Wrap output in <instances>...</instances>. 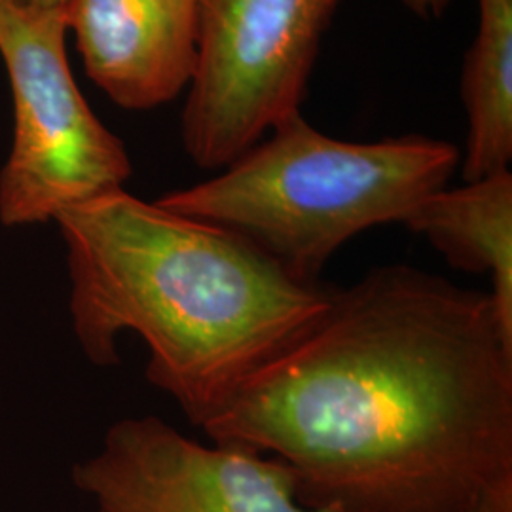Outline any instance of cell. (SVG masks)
Masks as SVG:
<instances>
[{"label":"cell","mask_w":512,"mask_h":512,"mask_svg":"<svg viewBox=\"0 0 512 512\" xmlns=\"http://www.w3.org/2000/svg\"><path fill=\"white\" fill-rule=\"evenodd\" d=\"M67 0H16V4L27 10L37 12H63Z\"/></svg>","instance_id":"obj_11"},{"label":"cell","mask_w":512,"mask_h":512,"mask_svg":"<svg viewBox=\"0 0 512 512\" xmlns=\"http://www.w3.org/2000/svg\"><path fill=\"white\" fill-rule=\"evenodd\" d=\"M12 6H16V0H0V14L6 12V10L12 8Z\"/></svg>","instance_id":"obj_12"},{"label":"cell","mask_w":512,"mask_h":512,"mask_svg":"<svg viewBox=\"0 0 512 512\" xmlns=\"http://www.w3.org/2000/svg\"><path fill=\"white\" fill-rule=\"evenodd\" d=\"M342 0H200L184 152L220 171L300 114L321 40Z\"/></svg>","instance_id":"obj_5"},{"label":"cell","mask_w":512,"mask_h":512,"mask_svg":"<svg viewBox=\"0 0 512 512\" xmlns=\"http://www.w3.org/2000/svg\"><path fill=\"white\" fill-rule=\"evenodd\" d=\"M327 512H512V336L490 291L406 264L323 311L202 427Z\"/></svg>","instance_id":"obj_1"},{"label":"cell","mask_w":512,"mask_h":512,"mask_svg":"<svg viewBox=\"0 0 512 512\" xmlns=\"http://www.w3.org/2000/svg\"><path fill=\"white\" fill-rule=\"evenodd\" d=\"M63 19L86 73L118 107L156 109L190 86L200 0H67Z\"/></svg>","instance_id":"obj_7"},{"label":"cell","mask_w":512,"mask_h":512,"mask_svg":"<svg viewBox=\"0 0 512 512\" xmlns=\"http://www.w3.org/2000/svg\"><path fill=\"white\" fill-rule=\"evenodd\" d=\"M74 338L95 366L118 338L148 349L147 378L203 427L310 325L325 285L296 281L255 245L126 188L63 211Z\"/></svg>","instance_id":"obj_2"},{"label":"cell","mask_w":512,"mask_h":512,"mask_svg":"<svg viewBox=\"0 0 512 512\" xmlns=\"http://www.w3.org/2000/svg\"><path fill=\"white\" fill-rule=\"evenodd\" d=\"M403 224L427 239L452 268L492 279L490 296L512 336L511 169L458 188H440Z\"/></svg>","instance_id":"obj_8"},{"label":"cell","mask_w":512,"mask_h":512,"mask_svg":"<svg viewBox=\"0 0 512 512\" xmlns=\"http://www.w3.org/2000/svg\"><path fill=\"white\" fill-rule=\"evenodd\" d=\"M404 6L421 19H439L444 16L450 0H401Z\"/></svg>","instance_id":"obj_10"},{"label":"cell","mask_w":512,"mask_h":512,"mask_svg":"<svg viewBox=\"0 0 512 512\" xmlns=\"http://www.w3.org/2000/svg\"><path fill=\"white\" fill-rule=\"evenodd\" d=\"M459 162L458 147L442 139L410 133L342 141L300 112L213 179L156 202L238 234L296 281L315 285L349 239L380 224H403L448 186Z\"/></svg>","instance_id":"obj_3"},{"label":"cell","mask_w":512,"mask_h":512,"mask_svg":"<svg viewBox=\"0 0 512 512\" xmlns=\"http://www.w3.org/2000/svg\"><path fill=\"white\" fill-rule=\"evenodd\" d=\"M73 482L95 512H327L298 499L279 459L188 439L156 416L110 425Z\"/></svg>","instance_id":"obj_6"},{"label":"cell","mask_w":512,"mask_h":512,"mask_svg":"<svg viewBox=\"0 0 512 512\" xmlns=\"http://www.w3.org/2000/svg\"><path fill=\"white\" fill-rule=\"evenodd\" d=\"M63 12L12 6L0 14V57L14 103V137L0 171V222L35 226L126 188V145L74 82Z\"/></svg>","instance_id":"obj_4"},{"label":"cell","mask_w":512,"mask_h":512,"mask_svg":"<svg viewBox=\"0 0 512 512\" xmlns=\"http://www.w3.org/2000/svg\"><path fill=\"white\" fill-rule=\"evenodd\" d=\"M461 99L469 120L463 183L507 171L512 160V0H478Z\"/></svg>","instance_id":"obj_9"}]
</instances>
